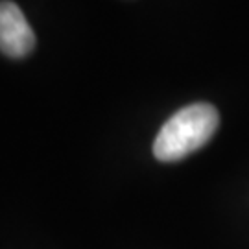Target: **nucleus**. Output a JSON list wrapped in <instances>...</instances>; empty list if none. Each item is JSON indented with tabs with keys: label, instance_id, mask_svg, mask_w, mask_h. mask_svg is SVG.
Listing matches in <instances>:
<instances>
[{
	"label": "nucleus",
	"instance_id": "f03ea898",
	"mask_svg": "<svg viewBox=\"0 0 249 249\" xmlns=\"http://www.w3.org/2000/svg\"><path fill=\"white\" fill-rule=\"evenodd\" d=\"M36 48V34L15 2H0V52L13 59L26 57Z\"/></svg>",
	"mask_w": 249,
	"mask_h": 249
},
{
	"label": "nucleus",
	"instance_id": "f257e3e1",
	"mask_svg": "<svg viewBox=\"0 0 249 249\" xmlns=\"http://www.w3.org/2000/svg\"><path fill=\"white\" fill-rule=\"evenodd\" d=\"M220 125L216 107L205 102L190 104L170 116L153 142V155L162 162H176L203 148Z\"/></svg>",
	"mask_w": 249,
	"mask_h": 249
}]
</instances>
